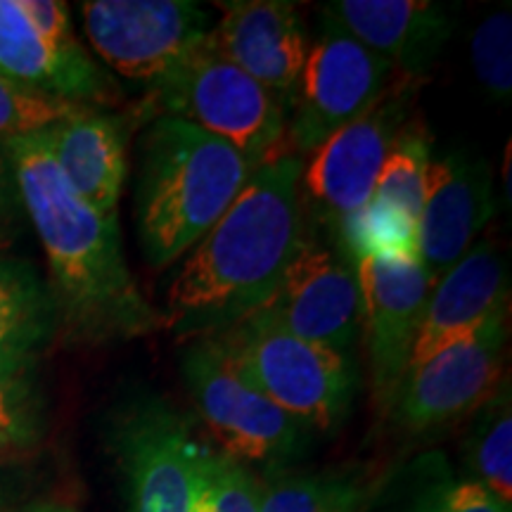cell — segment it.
Listing matches in <instances>:
<instances>
[{
  "mask_svg": "<svg viewBox=\"0 0 512 512\" xmlns=\"http://www.w3.org/2000/svg\"><path fill=\"white\" fill-rule=\"evenodd\" d=\"M470 60L477 81L491 98L510 102L512 95V15L498 8L477 24L470 41Z\"/></svg>",
  "mask_w": 512,
  "mask_h": 512,
  "instance_id": "26",
  "label": "cell"
},
{
  "mask_svg": "<svg viewBox=\"0 0 512 512\" xmlns=\"http://www.w3.org/2000/svg\"><path fill=\"white\" fill-rule=\"evenodd\" d=\"M188 512H261V479L247 465L200 444L190 472Z\"/></svg>",
  "mask_w": 512,
  "mask_h": 512,
  "instance_id": "24",
  "label": "cell"
},
{
  "mask_svg": "<svg viewBox=\"0 0 512 512\" xmlns=\"http://www.w3.org/2000/svg\"><path fill=\"white\" fill-rule=\"evenodd\" d=\"M418 79L396 72L389 88L361 117L325 140L302 171L304 219L347 247V235L373 197L377 176L399 133L411 121Z\"/></svg>",
  "mask_w": 512,
  "mask_h": 512,
  "instance_id": "6",
  "label": "cell"
},
{
  "mask_svg": "<svg viewBox=\"0 0 512 512\" xmlns=\"http://www.w3.org/2000/svg\"><path fill=\"white\" fill-rule=\"evenodd\" d=\"M211 46L266 88L290 114L311 50L302 12L285 0H233L209 34Z\"/></svg>",
  "mask_w": 512,
  "mask_h": 512,
  "instance_id": "15",
  "label": "cell"
},
{
  "mask_svg": "<svg viewBox=\"0 0 512 512\" xmlns=\"http://www.w3.org/2000/svg\"><path fill=\"white\" fill-rule=\"evenodd\" d=\"M463 453L465 477L475 479L503 503L512 505V394L508 375L472 413Z\"/></svg>",
  "mask_w": 512,
  "mask_h": 512,
  "instance_id": "22",
  "label": "cell"
},
{
  "mask_svg": "<svg viewBox=\"0 0 512 512\" xmlns=\"http://www.w3.org/2000/svg\"><path fill=\"white\" fill-rule=\"evenodd\" d=\"M394 76L396 69L384 57L361 46L320 12V31L311 41L287 114L294 155H311L332 133L361 117L387 91Z\"/></svg>",
  "mask_w": 512,
  "mask_h": 512,
  "instance_id": "9",
  "label": "cell"
},
{
  "mask_svg": "<svg viewBox=\"0 0 512 512\" xmlns=\"http://www.w3.org/2000/svg\"><path fill=\"white\" fill-rule=\"evenodd\" d=\"M503 309H510L508 261L494 242L482 240L434 283L406 373L467 337Z\"/></svg>",
  "mask_w": 512,
  "mask_h": 512,
  "instance_id": "16",
  "label": "cell"
},
{
  "mask_svg": "<svg viewBox=\"0 0 512 512\" xmlns=\"http://www.w3.org/2000/svg\"><path fill=\"white\" fill-rule=\"evenodd\" d=\"M55 328L53 297L34 266L0 254V356L36 354Z\"/></svg>",
  "mask_w": 512,
  "mask_h": 512,
  "instance_id": "21",
  "label": "cell"
},
{
  "mask_svg": "<svg viewBox=\"0 0 512 512\" xmlns=\"http://www.w3.org/2000/svg\"><path fill=\"white\" fill-rule=\"evenodd\" d=\"M387 472L354 465L261 482V512H370Z\"/></svg>",
  "mask_w": 512,
  "mask_h": 512,
  "instance_id": "20",
  "label": "cell"
},
{
  "mask_svg": "<svg viewBox=\"0 0 512 512\" xmlns=\"http://www.w3.org/2000/svg\"><path fill=\"white\" fill-rule=\"evenodd\" d=\"M43 432L36 354L0 356V453L27 451Z\"/></svg>",
  "mask_w": 512,
  "mask_h": 512,
  "instance_id": "23",
  "label": "cell"
},
{
  "mask_svg": "<svg viewBox=\"0 0 512 512\" xmlns=\"http://www.w3.org/2000/svg\"><path fill=\"white\" fill-rule=\"evenodd\" d=\"M302 157L280 150L254 169L226 214L185 254L162 328L183 342L221 335L268 302L306 233Z\"/></svg>",
  "mask_w": 512,
  "mask_h": 512,
  "instance_id": "1",
  "label": "cell"
},
{
  "mask_svg": "<svg viewBox=\"0 0 512 512\" xmlns=\"http://www.w3.org/2000/svg\"><path fill=\"white\" fill-rule=\"evenodd\" d=\"M494 214V185L486 159L465 150L432 157L415 226V254L434 283L463 259Z\"/></svg>",
  "mask_w": 512,
  "mask_h": 512,
  "instance_id": "14",
  "label": "cell"
},
{
  "mask_svg": "<svg viewBox=\"0 0 512 512\" xmlns=\"http://www.w3.org/2000/svg\"><path fill=\"white\" fill-rule=\"evenodd\" d=\"M81 110V105L48 98L0 76V143L48 131Z\"/></svg>",
  "mask_w": 512,
  "mask_h": 512,
  "instance_id": "27",
  "label": "cell"
},
{
  "mask_svg": "<svg viewBox=\"0 0 512 512\" xmlns=\"http://www.w3.org/2000/svg\"><path fill=\"white\" fill-rule=\"evenodd\" d=\"M0 76L81 107L107 105L117 86L86 48L60 50L24 15L19 0H0Z\"/></svg>",
  "mask_w": 512,
  "mask_h": 512,
  "instance_id": "18",
  "label": "cell"
},
{
  "mask_svg": "<svg viewBox=\"0 0 512 512\" xmlns=\"http://www.w3.org/2000/svg\"><path fill=\"white\" fill-rule=\"evenodd\" d=\"M406 512H512V505L475 479L453 475L441 456H427L418 463Z\"/></svg>",
  "mask_w": 512,
  "mask_h": 512,
  "instance_id": "25",
  "label": "cell"
},
{
  "mask_svg": "<svg viewBox=\"0 0 512 512\" xmlns=\"http://www.w3.org/2000/svg\"><path fill=\"white\" fill-rule=\"evenodd\" d=\"M27 512H76V510L62 503H41V505H34V508H29Z\"/></svg>",
  "mask_w": 512,
  "mask_h": 512,
  "instance_id": "30",
  "label": "cell"
},
{
  "mask_svg": "<svg viewBox=\"0 0 512 512\" xmlns=\"http://www.w3.org/2000/svg\"><path fill=\"white\" fill-rule=\"evenodd\" d=\"M233 145L174 117H155L140 140L136 223L140 249L169 268L209 233L254 169Z\"/></svg>",
  "mask_w": 512,
  "mask_h": 512,
  "instance_id": "3",
  "label": "cell"
},
{
  "mask_svg": "<svg viewBox=\"0 0 512 512\" xmlns=\"http://www.w3.org/2000/svg\"><path fill=\"white\" fill-rule=\"evenodd\" d=\"M354 259L373 396L377 408L387 411L406 375L434 280L418 254L406 249H361Z\"/></svg>",
  "mask_w": 512,
  "mask_h": 512,
  "instance_id": "12",
  "label": "cell"
},
{
  "mask_svg": "<svg viewBox=\"0 0 512 512\" xmlns=\"http://www.w3.org/2000/svg\"><path fill=\"white\" fill-rule=\"evenodd\" d=\"M19 209H22V200H19L15 166H12L8 143H0V252L10 245L15 235Z\"/></svg>",
  "mask_w": 512,
  "mask_h": 512,
  "instance_id": "29",
  "label": "cell"
},
{
  "mask_svg": "<svg viewBox=\"0 0 512 512\" xmlns=\"http://www.w3.org/2000/svg\"><path fill=\"white\" fill-rule=\"evenodd\" d=\"M181 370L197 413L228 458L283 467L306 451L311 432L242 380L211 337L192 339Z\"/></svg>",
  "mask_w": 512,
  "mask_h": 512,
  "instance_id": "7",
  "label": "cell"
},
{
  "mask_svg": "<svg viewBox=\"0 0 512 512\" xmlns=\"http://www.w3.org/2000/svg\"><path fill=\"white\" fill-rule=\"evenodd\" d=\"M147 110L174 117L233 145L254 164L283 150L287 110L278 98L226 60L209 36L150 86Z\"/></svg>",
  "mask_w": 512,
  "mask_h": 512,
  "instance_id": "5",
  "label": "cell"
},
{
  "mask_svg": "<svg viewBox=\"0 0 512 512\" xmlns=\"http://www.w3.org/2000/svg\"><path fill=\"white\" fill-rule=\"evenodd\" d=\"M81 17L107 67L147 86L211 34L209 12L190 0H88Z\"/></svg>",
  "mask_w": 512,
  "mask_h": 512,
  "instance_id": "11",
  "label": "cell"
},
{
  "mask_svg": "<svg viewBox=\"0 0 512 512\" xmlns=\"http://www.w3.org/2000/svg\"><path fill=\"white\" fill-rule=\"evenodd\" d=\"M202 441L190 420L157 396L126 403L112 422L128 512H188L190 472Z\"/></svg>",
  "mask_w": 512,
  "mask_h": 512,
  "instance_id": "13",
  "label": "cell"
},
{
  "mask_svg": "<svg viewBox=\"0 0 512 512\" xmlns=\"http://www.w3.org/2000/svg\"><path fill=\"white\" fill-rule=\"evenodd\" d=\"M24 15L43 38H48L60 50L83 48L74 34L67 3L60 0H19Z\"/></svg>",
  "mask_w": 512,
  "mask_h": 512,
  "instance_id": "28",
  "label": "cell"
},
{
  "mask_svg": "<svg viewBox=\"0 0 512 512\" xmlns=\"http://www.w3.org/2000/svg\"><path fill=\"white\" fill-rule=\"evenodd\" d=\"M508 337L510 309H503L403 375L384 411L392 425L408 437H425L475 413L505 380Z\"/></svg>",
  "mask_w": 512,
  "mask_h": 512,
  "instance_id": "8",
  "label": "cell"
},
{
  "mask_svg": "<svg viewBox=\"0 0 512 512\" xmlns=\"http://www.w3.org/2000/svg\"><path fill=\"white\" fill-rule=\"evenodd\" d=\"M323 15L418 81L453 34V12L432 0H335Z\"/></svg>",
  "mask_w": 512,
  "mask_h": 512,
  "instance_id": "17",
  "label": "cell"
},
{
  "mask_svg": "<svg viewBox=\"0 0 512 512\" xmlns=\"http://www.w3.org/2000/svg\"><path fill=\"white\" fill-rule=\"evenodd\" d=\"M254 313L306 342L349 354L363 332L354 254L306 223L302 245L283 280Z\"/></svg>",
  "mask_w": 512,
  "mask_h": 512,
  "instance_id": "10",
  "label": "cell"
},
{
  "mask_svg": "<svg viewBox=\"0 0 512 512\" xmlns=\"http://www.w3.org/2000/svg\"><path fill=\"white\" fill-rule=\"evenodd\" d=\"M22 209L50 266V297L64 335L79 344H110L162 328L121 249L119 221L88 207L64 181L41 133L8 140Z\"/></svg>",
  "mask_w": 512,
  "mask_h": 512,
  "instance_id": "2",
  "label": "cell"
},
{
  "mask_svg": "<svg viewBox=\"0 0 512 512\" xmlns=\"http://www.w3.org/2000/svg\"><path fill=\"white\" fill-rule=\"evenodd\" d=\"M211 339L242 380L309 432H335L349 418L361 384L349 354L306 342L259 313Z\"/></svg>",
  "mask_w": 512,
  "mask_h": 512,
  "instance_id": "4",
  "label": "cell"
},
{
  "mask_svg": "<svg viewBox=\"0 0 512 512\" xmlns=\"http://www.w3.org/2000/svg\"><path fill=\"white\" fill-rule=\"evenodd\" d=\"M64 181L88 207L119 221V197L126 181L128 124L98 107L79 112L41 133Z\"/></svg>",
  "mask_w": 512,
  "mask_h": 512,
  "instance_id": "19",
  "label": "cell"
}]
</instances>
